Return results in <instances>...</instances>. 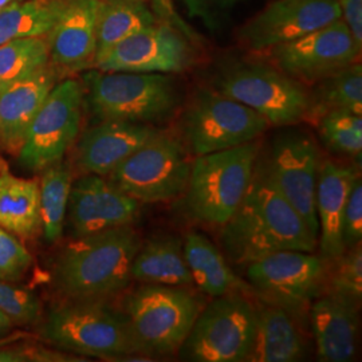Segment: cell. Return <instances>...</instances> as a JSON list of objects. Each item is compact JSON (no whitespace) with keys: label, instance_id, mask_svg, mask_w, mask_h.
I'll list each match as a JSON object with an SVG mask.
<instances>
[{"label":"cell","instance_id":"7a4b0ae2","mask_svg":"<svg viewBox=\"0 0 362 362\" xmlns=\"http://www.w3.org/2000/svg\"><path fill=\"white\" fill-rule=\"evenodd\" d=\"M140 247L132 224L73 238L52 262V284L66 299L104 300L128 287Z\"/></svg>","mask_w":362,"mask_h":362},{"label":"cell","instance_id":"44dd1931","mask_svg":"<svg viewBox=\"0 0 362 362\" xmlns=\"http://www.w3.org/2000/svg\"><path fill=\"white\" fill-rule=\"evenodd\" d=\"M357 306L356 302L332 291L311 302L309 317L320 361L354 360L358 344Z\"/></svg>","mask_w":362,"mask_h":362},{"label":"cell","instance_id":"2e32d148","mask_svg":"<svg viewBox=\"0 0 362 362\" xmlns=\"http://www.w3.org/2000/svg\"><path fill=\"white\" fill-rule=\"evenodd\" d=\"M341 19L338 0H274L240 30L248 49L266 52Z\"/></svg>","mask_w":362,"mask_h":362},{"label":"cell","instance_id":"484cf974","mask_svg":"<svg viewBox=\"0 0 362 362\" xmlns=\"http://www.w3.org/2000/svg\"><path fill=\"white\" fill-rule=\"evenodd\" d=\"M0 227L19 238H31L40 230L39 180L0 172Z\"/></svg>","mask_w":362,"mask_h":362},{"label":"cell","instance_id":"cb8c5ba5","mask_svg":"<svg viewBox=\"0 0 362 362\" xmlns=\"http://www.w3.org/2000/svg\"><path fill=\"white\" fill-rule=\"evenodd\" d=\"M182 250L192 284L203 293L216 298L252 290L235 275L223 252L206 235L187 233Z\"/></svg>","mask_w":362,"mask_h":362},{"label":"cell","instance_id":"ba28073f","mask_svg":"<svg viewBox=\"0 0 362 362\" xmlns=\"http://www.w3.org/2000/svg\"><path fill=\"white\" fill-rule=\"evenodd\" d=\"M257 308L245 293L216 297L199 313L179 349L192 362L247 361L255 334Z\"/></svg>","mask_w":362,"mask_h":362},{"label":"cell","instance_id":"1f68e13d","mask_svg":"<svg viewBox=\"0 0 362 362\" xmlns=\"http://www.w3.org/2000/svg\"><path fill=\"white\" fill-rule=\"evenodd\" d=\"M321 139L333 152L360 157L362 151V117L349 110H330L320 117Z\"/></svg>","mask_w":362,"mask_h":362},{"label":"cell","instance_id":"4fadbf2b","mask_svg":"<svg viewBox=\"0 0 362 362\" xmlns=\"http://www.w3.org/2000/svg\"><path fill=\"white\" fill-rule=\"evenodd\" d=\"M325 263L321 255L313 252L284 250L247 263V278L260 299L300 315L327 284Z\"/></svg>","mask_w":362,"mask_h":362},{"label":"cell","instance_id":"836d02e7","mask_svg":"<svg viewBox=\"0 0 362 362\" xmlns=\"http://www.w3.org/2000/svg\"><path fill=\"white\" fill-rule=\"evenodd\" d=\"M336 262L333 272L327 274L332 293L360 305L362 298L361 245L346 250Z\"/></svg>","mask_w":362,"mask_h":362},{"label":"cell","instance_id":"ab89813d","mask_svg":"<svg viewBox=\"0 0 362 362\" xmlns=\"http://www.w3.org/2000/svg\"><path fill=\"white\" fill-rule=\"evenodd\" d=\"M13 324L11 322V320L0 311V337H4L6 334H8L10 332H13Z\"/></svg>","mask_w":362,"mask_h":362},{"label":"cell","instance_id":"60d3db41","mask_svg":"<svg viewBox=\"0 0 362 362\" xmlns=\"http://www.w3.org/2000/svg\"><path fill=\"white\" fill-rule=\"evenodd\" d=\"M13 1H16V0H0V11H1L6 6H8L10 3H13Z\"/></svg>","mask_w":362,"mask_h":362},{"label":"cell","instance_id":"8992f818","mask_svg":"<svg viewBox=\"0 0 362 362\" xmlns=\"http://www.w3.org/2000/svg\"><path fill=\"white\" fill-rule=\"evenodd\" d=\"M259 157L255 141L197 156L187 185V209L194 219L224 226L240 206Z\"/></svg>","mask_w":362,"mask_h":362},{"label":"cell","instance_id":"4dcf8cb0","mask_svg":"<svg viewBox=\"0 0 362 362\" xmlns=\"http://www.w3.org/2000/svg\"><path fill=\"white\" fill-rule=\"evenodd\" d=\"M47 37L13 39L0 45V90L49 65Z\"/></svg>","mask_w":362,"mask_h":362},{"label":"cell","instance_id":"603a6c76","mask_svg":"<svg viewBox=\"0 0 362 362\" xmlns=\"http://www.w3.org/2000/svg\"><path fill=\"white\" fill-rule=\"evenodd\" d=\"M356 169L322 161L315 192V209L320 227L321 257L326 262L339 258L346 250L342 238L344 214L350 189L357 179Z\"/></svg>","mask_w":362,"mask_h":362},{"label":"cell","instance_id":"74e56055","mask_svg":"<svg viewBox=\"0 0 362 362\" xmlns=\"http://www.w3.org/2000/svg\"><path fill=\"white\" fill-rule=\"evenodd\" d=\"M153 11L160 18L161 22L175 27L188 39H194V40L196 39L192 28L181 19L179 13H176L172 0H153Z\"/></svg>","mask_w":362,"mask_h":362},{"label":"cell","instance_id":"8d00e7d4","mask_svg":"<svg viewBox=\"0 0 362 362\" xmlns=\"http://www.w3.org/2000/svg\"><path fill=\"white\" fill-rule=\"evenodd\" d=\"M341 19L349 28L356 43L362 47V0H338Z\"/></svg>","mask_w":362,"mask_h":362},{"label":"cell","instance_id":"8fae6325","mask_svg":"<svg viewBox=\"0 0 362 362\" xmlns=\"http://www.w3.org/2000/svg\"><path fill=\"white\" fill-rule=\"evenodd\" d=\"M83 101V86L76 79H65L52 88L18 153L23 168L42 172L64 160L79 134Z\"/></svg>","mask_w":362,"mask_h":362},{"label":"cell","instance_id":"9a60e30c","mask_svg":"<svg viewBox=\"0 0 362 362\" xmlns=\"http://www.w3.org/2000/svg\"><path fill=\"white\" fill-rule=\"evenodd\" d=\"M187 39L175 27L158 21L119 42L95 67L101 71L180 73L194 61Z\"/></svg>","mask_w":362,"mask_h":362},{"label":"cell","instance_id":"9c48e42d","mask_svg":"<svg viewBox=\"0 0 362 362\" xmlns=\"http://www.w3.org/2000/svg\"><path fill=\"white\" fill-rule=\"evenodd\" d=\"M191 164L180 141L157 130L107 177L140 203L168 202L185 192Z\"/></svg>","mask_w":362,"mask_h":362},{"label":"cell","instance_id":"e0dca14e","mask_svg":"<svg viewBox=\"0 0 362 362\" xmlns=\"http://www.w3.org/2000/svg\"><path fill=\"white\" fill-rule=\"evenodd\" d=\"M141 203L124 194L116 185L98 175H85L73 181L67 224L73 238L89 236L129 226L140 215Z\"/></svg>","mask_w":362,"mask_h":362},{"label":"cell","instance_id":"30bf717a","mask_svg":"<svg viewBox=\"0 0 362 362\" xmlns=\"http://www.w3.org/2000/svg\"><path fill=\"white\" fill-rule=\"evenodd\" d=\"M266 118L218 90L197 91L182 117V130L196 156L255 141L269 128Z\"/></svg>","mask_w":362,"mask_h":362},{"label":"cell","instance_id":"ffe728a7","mask_svg":"<svg viewBox=\"0 0 362 362\" xmlns=\"http://www.w3.org/2000/svg\"><path fill=\"white\" fill-rule=\"evenodd\" d=\"M157 129L148 124L101 121L83 133L77 145V167L85 175L106 177L146 143Z\"/></svg>","mask_w":362,"mask_h":362},{"label":"cell","instance_id":"d6a6232c","mask_svg":"<svg viewBox=\"0 0 362 362\" xmlns=\"http://www.w3.org/2000/svg\"><path fill=\"white\" fill-rule=\"evenodd\" d=\"M0 311L11 320L13 326L37 325L43 317L38 296L7 281H0Z\"/></svg>","mask_w":362,"mask_h":362},{"label":"cell","instance_id":"d590c367","mask_svg":"<svg viewBox=\"0 0 362 362\" xmlns=\"http://www.w3.org/2000/svg\"><path fill=\"white\" fill-rule=\"evenodd\" d=\"M342 238L345 250L361 245L362 240V184L357 177L350 189L348 203L344 214Z\"/></svg>","mask_w":362,"mask_h":362},{"label":"cell","instance_id":"3957f363","mask_svg":"<svg viewBox=\"0 0 362 362\" xmlns=\"http://www.w3.org/2000/svg\"><path fill=\"white\" fill-rule=\"evenodd\" d=\"M39 324L45 341L74 356L127 361L133 354H141L125 314L103 300L66 299Z\"/></svg>","mask_w":362,"mask_h":362},{"label":"cell","instance_id":"5bb4252c","mask_svg":"<svg viewBox=\"0 0 362 362\" xmlns=\"http://www.w3.org/2000/svg\"><path fill=\"white\" fill-rule=\"evenodd\" d=\"M266 52L282 73L303 85H313L357 62L361 47L339 19L303 37L272 46Z\"/></svg>","mask_w":362,"mask_h":362},{"label":"cell","instance_id":"7402d4cb","mask_svg":"<svg viewBox=\"0 0 362 362\" xmlns=\"http://www.w3.org/2000/svg\"><path fill=\"white\" fill-rule=\"evenodd\" d=\"M255 334L247 361L296 362L308 354V342L298 324L299 314L282 305L260 299Z\"/></svg>","mask_w":362,"mask_h":362},{"label":"cell","instance_id":"ac0fdd59","mask_svg":"<svg viewBox=\"0 0 362 362\" xmlns=\"http://www.w3.org/2000/svg\"><path fill=\"white\" fill-rule=\"evenodd\" d=\"M100 0H67L58 21L46 35L49 64L62 73H77L95 61V26Z\"/></svg>","mask_w":362,"mask_h":362},{"label":"cell","instance_id":"d4e9b609","mask_svg":"<svg viewBox=\"0 0 362 362\" xmlns=\"http://www.w3.org/2000/svg\"><path fill=\"white\" fill-rule=\"evenodd\" d=\"M132 279L149 285H194L180 239L164 235L141 245L133 259Z\"/></svg>","mask_w":362,"mask_h":362},{"label":"cell","instance_id":"d6986e66","mask_svg":"<svg viewBox=\"0 0 362 362\" xmlns=\"http://www.w3.org/2000/svg\"><path fill=\"white\" fill-rule=\"evenodd\" d=\"M58 71L49 64L0 90V146L7 153L18 156L27 130L58 83Z\"/></svg>","mask_w":362,"mask_h":362},{"label":"cell","instance_id":"f546056e","mask_svg":"<svg viewBox=\"0 0 362 362\" xmlns=\"http://www.w3.org/2000/svg\"><path fill=\"white\" fill-rule=\"evenodd\" d=\"M311 94L309 118H320L330 110H349L362 115V67L354 62L317 82Z\"/></svg>","mask_w":362,"mask_h":362},{"label":"cell","instance_id":"52a82bcc","mask_svg":"<svg viewBox=\"0 0 362 362\" xmlns=\"http://www.w3.org/2000/svg\"><path fill=\"white\" fill-rule=\"evenodd\" d=\"M215 90L251 107L275 127L294 125L310 117V91L272 66H230L215 78Z\"/></svg>","mask_w":362,"mask_h":362},{"label":"cell","instance_id":"83f0119b","mask_svg":"<svg viewBox=\"0 0 362 362\" xmlns=\"http://www.w3.org/2000/svg\"><path fill=\"white\" fill-rule=\"evenodd\" d=\"M67 0H16L0 11V45L13 39L46 37Z\"/></svg>","mask_w":362,"mask_h":362},{"label":"cell","instance_id":"6da1fadb","mask_svg":"<svg viewBox=\"0 0 362 362\" xmlns=\"http://www.w3.org/2000/svg\"><path fill=\"white\" fill-rule=\"evenodd\" d=\"M221 242L235 263H250L276 251L313 252L315 238L259 165L240 206L223 226Z\"/></svg>","mask_w":362,"mask_h":362},{"label":"cell","instance_id":"e575fe53","mask_svg":"<svg viewBox=\"0 0 362 362\" xmlns=\"http://www.w3.org/2000/svg\"><path fill=\"white\" fill-rule=\"evenodd\" d=\"M33 266V257L16 238L0 227V281L16 282Z\"/></svg>","mask_w":362,"mask_h":362},{"label":"cell","instance_id":"f1b7e54d","mask_svg":"<svg viewBox=\"0 0 362 362\" xmlns=\"http://www.w3.org/2000/svg\"><path fill=\"white\" fill-rule=\"evenodd\" d=\"M71 185L73 172L69 164L61 161L42 170L39 180L40 230L47 243L58 242L64 233Z\"/></svg>","mask_w":362,"mask_h":362},{"label":"cell","instance_id":"f35d334b","mask_svg":"<svg viewBox=\"0 0 362 362\" xmlns=\"http://www.w3.org/2000/svg\"><path fill=\"white\" fill-rule=\"evenodd\" d=\"M238 0H182L192 16H206L209 13L219 11L221 8L230 7Z\"/></svg>","mask_w":362,"mask_h":362},{"label":"cell","instance_id":"7c38bea8","mask_svg":"<svg viewBox=\"0 0 362 362\" xmlns=\"http://www.w3.org/2000/svg\"><path fill=\"white\" fill-rule=\"evenodd\" d=\"M322 164L320 148L305 130H286L270 145L266 160L259 163L272 185L305 220L318 238L315 209L318 173Z\"/></svg>","mask_w":362,"mask_h":362},{"label":"cell","instance_id":"5b68a950","mask_svg":"<svg viewBox=\"0 0 362 362\" xmlns=\"http://www.w3.org/2000/svg\"><path fill=\"white\" fill-rule=\"evenodd\" d=\"M204 300L187 286L143 284L124 300V314L140 353L169 356L180 349Z\"/></svg>","mask_w":362,"mask_h":362},{"label":"cell","instance_id":"277c9868","mask_svg":"<svg viewBox=\"0 0 362 362\" xmlns=\"http://www.w3.org/2000/svg\"><path fill=\"white\" fill-rule=\"evenodd\" d=\"M88 105L101 121L156 124L180 104L173 78L160 73L90 71L85 77Z\"/></svg>","mask_w":362,"mask_h":362},{"label":"cell","instance_id":"4316f807","mask_svg":"<svg viewBox=\"0 0 362 362\" xmlns=\"http://www.w3.org/2000/svg\"><path fill=\"white\" fill-rule=\"evenodd\" d=\"M156 22V13L141 0H100L94 66L119 42Z\"/></svg>","mask_w":362,"mask_h":362}]
</instances>
